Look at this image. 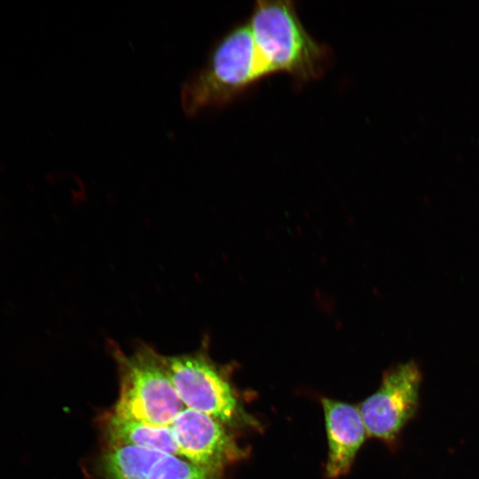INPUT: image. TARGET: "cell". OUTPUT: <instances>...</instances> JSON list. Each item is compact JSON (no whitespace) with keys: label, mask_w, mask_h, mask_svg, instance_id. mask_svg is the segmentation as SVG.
Returning <instances> with one entry per match:
<instances>
[{"label":"cell","mask_w":479,"mask_h":479,"mask_svg":"<svg viewBox=\"0 0 479 479\" xmlns=\"http://www.w3.org/2000/svg\"><path fill=\"white\" fill-rule=\"evenodd\" d=\"M101 468L105 479H222V471L182 457L129 445H108Z\"/></svg>","instance_id":"cell-7"},{"label":"cell","mask_w":479,"mask_h":479,"mask_svg":"<svg viewBox=\"0 0 479 479\" xmlns=\"http://www.w3.org/2000/svg\"><path fill=\"white\" fill-rule=\"evenodd\" d=\"M421 381V370L413 360L387 370L378 389L358 407L367 435L393 444L418 411Z\"/></svg>","instance_id":"cell-5"},{"label":"cell","mask_w":479,"mask_h":479,"mask_svg":"<svg viewBox=\"0 0 479 479\" xmlns=\"http://www.w3.org/2000/svg\"><path fill=\"white\" fill-rule=\"evenodd\" d=\"M183 458L213 470L246 454L226 427L197 411L185 408L169 425Z\"/></svg>","instance_id":"cell-6"},{"label":"cell","mask_w":479,"mask_h":479,"mask_svg":"<svg viewBox=\"0 0 479 479\" xmlns=\"http://www.w3.org/2000/svg\"><path fill=\"white\" fill-rule=\"evenodd\" d=\"M116 362L120 393L114 416L157 426H169L185 408L162 360V355L145 343L127 354L110 343Z\"/></svg>","instance_id":"cell-3"},{"label":"cell","mask_w":479,"mask_h":479,"mask_svg":"<svg viewBox=\"0 0 479 479\" xmlns=\"http://www.w3.org/2000/svg\"><path fill=\"white\" fill-rule=\"evenodd\" d=\"M247 23L271 74L286 73L300 82L322 75L328 49L306 30L293 1H256Z\"/></svg>","instance_id":"cell-2"},{"label":"cell","mask_w":479,"mask_h":479,"mask_svg":"<svg viewBox=\"0 0 479 479\" xmlns=\"http://www.w3.org/2000/svg\"><path fill=\"white\" fill-rule=\"evenodd\" d=\"M328 454L326 475L331 479L346 475L367 431L358 406L323 397Z\"/></svg>","instance_id":"cell-8"},{"label":"cell","mask_w":479,"mask_h":479,"mask_svg":"<svg viewBox=\"0 0 479 479\" xmlns=\"http://www.w3.org/2000/svg\"><path fill=\"white\" fill-rule=\"evenodd\" d=\"M104 425L108 445H129L183 458L170 426L123 420L112 413Z\"/></svg>","instance_id":"cell-9"},{"label":"cell","mask_w":479,"mask_h":479,"mask_svg":"<svg viewBox=\"0 0 479 479\" xmlns=\"http://www.w3.org/2000/svg\"><path fill=\"white\" fill-rule=\"evenodd\" d=\"M271 72L257 49L247 20L214 45L204 64L183 83L181 105L188 115L230 103Z\"/></svg>","instance_id":"cell-1"},{"label":"cell","mask_w":479,"mask_h":479,"mask_svg":"<svg viewBox=\"0 0 479 479\" xmlns=\"http://www.w3.org/2000/svg\"><path fill=\"white\" fill-rule=\"evenodd\" d=\"M202 344L197 351L163 356L172 384L186 408L204 413L224 426H254L255 420L240 404L224 370Z\"/></svg>","instance_id":"cell-4"}]
</instances>
